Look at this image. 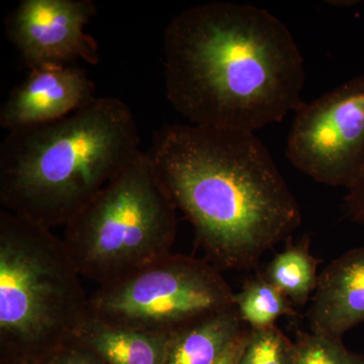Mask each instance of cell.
<instances>
[{
  "instance_id": "obj_1",
  "label": "cell",
  "mask_w": 364,
  "mask_h": 364,
  "mask_svg": "<svg viewBox=\"0 0 364 364\" xmlns=\"http://www.w3.org/2000/svg\"><path fill=\"white\" fill-rule=\"evenodd\" d=\"M165 95L189 124L254 132L303 100L304 59L264 9L213 1L177 14L163 36Z\"/></svg>"
},
{
  "instance_id": "obj_2",
  "label": "cell",
  "mask_w": 364,
  "mask_h": 364,
  "mask_svg": "<svg viewBox=\"0 0 364 364\" xmlns=\"http://www.w3.org/2000/svg\"><path fill=\"white\" fill-rule=\"evenodd\" d=\"M147 153L198 245L221 267H253L301 225L296 196L254 132L166 124Z\"/></svg>"
},
{
  "instance_id": "obj_3",
  "label": "cell",
  "mask_w": 364,
  "mask_h": 364,
  "mask_svg": "<svg viewBox=\"0 0 364 364\" xmlns=\"http://www.w3.org/2000/svg\"><path fill=\"white\" fill-rule=\"evenodd\" d=\"M141 151L133 112L117 97L7 132L0 145L2 208L48 229L66 226Z\"/></svg>"
},
{
  "instance_id": "obj_4",
  "label": "cell",
  "mask_w": 364,
  "mask_h": 364,
  "mask_svg": "<svg viewBox=\"0 0 364 364\" xmlns=\"http://www.w3.org/2000/svg\"><path fill=\"white\" fill-rule=\"evenodd\" d=\"M63 239L0 210V358L45 363L77 340L90 299Z\"/></svg>"
},
{
  "instance_id": "obj_5",
  "label": "cell",
  "mask_w": 364,
  "mask_h": 364,
  "mask_svg": "<svg viewBox=\"0 0 364 364\" xmlns=\"http://www.w3.org/2000/svg\"><path fill=\"white\" fill-rule=\"evenodd\" d=\"M176 210L141 151L66 225L63 241L81 277L107 286L171 253Z\"/></svg>"
},
{
  "instance_id": "obj_6",
  "label": "cell",
  "mask_w": 364,
  "mask_h": 364,
  "mask_svg": "<svg viewBox=\"0 0 364 364\" xmlns=\"http://www.w3.org/2000/svg\"><path fill=\"white\" fill-rule=\"evenodd\" d=\"M235 293L207 261L170 253L124 279L98 287L90 318L171 335L234 306Z\"/></svg>"
},
{
  "instance_id": "obj_7",
  "label": "cell",
  "mask_w": 364,
  "mask_h": 364,
  "mask_svg": "<svg viewBox=\"0 0 364 364\" xmlns=\"http://www.w3.org/2000/svg\"><path fill=\"white\" fill-rule=\"evenodd\" d=\"M299 171L330 186L350 188L364 173V75L301 102L287 143Z\"/></svg>"
},
{
  "instance_id": "obj_8",
  "label": "cell",
  "mask_w": 364,
  "mask_h": 364,
  "mask_svg": "<svg viewBox=\"0 0 364 364\" xmlns=\"http://www.w3.org/2000/svg\"><path fill=\"white\" fill-rule=\"evenodd\" d=\"M92 0H21L7 16L6 33L28 68L100 62V48L86 26L97 14Z\"/></svg>"
},
{
  "instance_id": "obj_9",
  "label": "cell",
  "mask_w": 364,
  "mask_h": 364,
  "mask_svg": "<svg viewBox=\"0 0 364 364\" xmlns=\"http://www.w3.org/2000/svg\"><path fill=\"white\" fill-rule=\"evenodd\" d=\"M95 91L79 67L32 69L2 105L0 126L13 132L63 119L95 100Z\"/></svg>"
},
{
  "instance_id": "obj_10",
  "label": "cell",
  "mask_w": 364,
  "mask_h": 364,
  "mask_svg": "<svg viewBox=\"0 0 364 364\" xmlns=\"http://www.w3.org/2000/svg\"><path fill=\"white\" fill-rule=\"evenodd\" d=\"M364 322V245L333 260L318 277L309 310L311 332L342 338Z\"/></svg>"
},
{
  "instance_id": "obj_11",
  "label": "cell",
  "mask_w": 364,
  "mask_h": 364,
  "mask_svg": "<svg viewBox=\"0 0 364 364\" xmlns=\"http://www.w3.org/2000/svg\"><path fill=\"white\" fill-rule=\"evenodd\" d=\"M243 330L232 306L170 335L162 364H214Z\"/></svg>"
},
{
  "instance_id": "obj_12",
  "label": "cell",
  "mask_w": 364,
  "mask_h": 364,
  "mask_svg": "<svg viewBox=\"0 0 364 364\" xmlns=\"http://www.w3.org/2000/svg\"><path fill=\"white\" fill-rule=\"evenodd\" d=\"M169 336L90 318L76 341L95 352L107 364H162Z\"/></svg>"
},
{
  "instance_id": "obj_13",
  "label": "cell",
  "mask_w": 364,
  "mask_h": 364,
  "mask_svg": "<svg viewBox=\"0 0 364 364\" xmlns=\"http://www.w3.org/2000/svg\"><path fill=\"white\" fill-rule=\"evenodd\" d=\"M320 260L310 251V240L287 242L286 248L268 264L264 277L294 305L305 306L318 287Z\"/></svg>"
},
{
  "instance_id": "obj_14",
  "label": "cell",
  "mask_w": 364,
  "mask_h": 364,
  "mask_svg": "<svg viewBox=\"0 0 364 364\" xmlns=\"http://www.w3.org/2000/svg\"><path fill=\"white\" fill-rule=\"evenodd\" d=\"M234 305L251 329L272 327L277 318L296 314L294 304L264 277L246 282L241 291L235 294Z\"/></svg>"
},
{
  "instance_id": "obj_15",
  "label": "cell",
  "mask_w": 364,
  "mask_h": 364,
  "mask_svg": "<svg viewBox=\"0 0 364 364\" xmlns=\"http://www.w3.org/2000/svg\"><path fill=\"white\" fill-rule=\"evenodd\" d=\"M294 344L296 364H364L363 356L348 350L341 338L299 331Z\"/></svg>"
},
{
  "instance_id": "obj_16",
  "label": "cell",
  "mask_w": 364,
  "mask_h": 364,
  "mask_svg": "<svg viewBox=\"0 0 364 364\" xmlns=\"http://www.w3.org/2000/svg\"><path fill=\"white\" fill-rule=\"evenodd\" d=\"M238 364H296L294 344L277 326L249 329Z\"/></svg>"
},
{
  "instance_id": "obj_17",
  "label": "cell",
  "mask_w": 364,
  "mask_h": 364,
  "mask_svg": "<svg viewBox=\"0 0 364 364\" xmlns=\"http://www.w3.org/2000/svg\"><path fill=\"white\" fill-rule=\"evenodd\" d=\"M42 364H107L95 352L77 341L66 345Z\"/></svg>"
},
{
  "instance_id": "obj_18",
  "label": "cell",
  "mask_w": 364,
  "mask_h": 364,
  "mask_svg": "<svg viewBox=\"0 0 364 364\" xmlns=\"http://www.w3.org/2000/svg\"><path fill=\"white\" fill-rule=\"evenodd\" d=\"M345 210L352 221L364 224V173L345 196Z\"/></svg>"
},
{
  "instance_id": "obj_19",
  "label": "cell",
  "mask_w": 364,
  "mask_h": 364,
  "mask_svg": "<svg viewBox=\"0 0 364 364\" xmlns=\"http://www.w3.org/2000/svg\"><path fill=\"white\" fill-rule=\"evenodd\" d=\"M248 335L249 329H244L214 364H238L247 343Z\"/></svg>"
},
{
  "instance_id": "obj_20",
  "label": "cell",
  "mask_w": 364,
  "mask_h": 364,
  "mask_svg": "<svg viewBox=\"0 0 364 364\" xmlns=\"http://www.w3.org/2000/svg\"><path fill=\"white\" fill-rule=\"evenodd\" d=\"M11 364H42L35 360H26V361H18V363H14Z\"/></svg>"
}]
</instances>
